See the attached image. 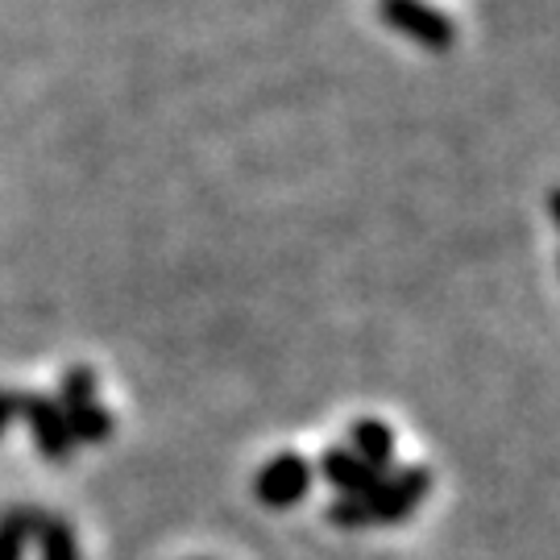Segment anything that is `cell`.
<instances>
[{
  "label": "cell",
  "instance_id": "5",
  "mask_svg": "<svg viewBox=\"0 0 560 560\" xmlns=\"http://www.w3.org/2000/svg\"><path fill=\"white\" fill-rule=\"evenodd\" d=\"M320 474L324 481H332L340 494H361V490H370L382 474H374L365 460H358L349 448H328L320 457Z\"/></svg>",
  "mask_w": 560,
  "mask_h": 560
},
{
  "label": "cell",
  "instance_id": "2",
  "mask_svg": "<svg viewBox=\"0 0 560 560\" xmlns=\"http://www.w3.org/2000/svg\"><path fill=\"white\" fill-rule=\"evenodd\" d=\"M378 13L390 30H399V34H407L411 42H420L423 50L444 55V50H453V42H457L453 21L444 18L441 9L423 4V0H382Z\"/></svg>",
  "mask_w": 560,
  "mask_h": 560
},
{
  "label": "cell",
  "instance_id": "4",
  "mask_svg": "<svg viewBox=\"0 0 560 560\" xmlns=\"http://www.w3.org/2000/svg\"><path fill=\"white\" fill-rule=\"evenodd\" d=\"M349 453L358 460H365L374 474H382L395 460V428L382 420H358L349 428Z\"/></svg>",
  "mask_w": 560,
  "mask_h": 560
},
{
  "label": "cell",
  "instance_id": "3",
  "mask_svg": "<svg viewBox=\"0 0 560 560\" xmlns=\"http://www.w3.org/2000/svg\"><path fill=\"white\" fill-rule=\"evenodd\" d=\"M307 490H312V465H307L300 453H282V457H275L258 474V481H254V494H258L266 506H275V511L295 506Z\"/></svg>",
  "mask_w": 560,
  "mask_h": 560
},
{
  "label": "cell",
  "instance_id": "1",
  "mask_svg": "<svg viewBox=\"0 0 560 560\" xmlns=\"http://www.w3.org/2000/svg\"><path fill=\"white\" fill-rule=\"evenodd\" d=\"M432 494V469L428 465H407L390 478H378L361 494H340L328 506V523L337 527H374V523L407 520L423 499Z\"/></svg>",
  "mask_w": 560,
  "mask_h": 560
},
{
  "label": "cell",
  "instance_id": "6",
  "mask_svg": "<svg viewBox=\"0 0 560 560\" xmlns=\"http://www.w3.org/2000/svg\"><path fill=\"white\" fill-rule=\"evenodd\" d=\"M548 217H552V224L560 229V187H552V191H548Z\"/></svg>",
  "mask_w": 560,
  "mask_h": 560
}]
</instances>
